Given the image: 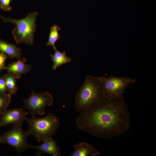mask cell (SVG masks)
Returning <instances> with one entry per match:
<instances>
[{
  "label": "cell",
  "instance_id": "cell-14",
  "mask_svg": "<svg viewBox=\"0 0 156 156\" xmlns=\"http://www.w3.org/2000/svg\"><path fill=\"white\" fill-rule=\"evenodd\" d=\"M4 76L7 91L10 94H14L16 93L18 89L16 85V79L10 72H8L4 75Z\"/></svg>",
  "mask_w": 156,
  "mask_h": 156
},
{
  "label": "cell",
  "instance_id": "cell-15",
  "mask_svg": "<svg viewBox=\"0 0 156 156\" xmlns=\"http://www.w3.org/2000/svg\"><path fill=\"white\" fill-rule=\"evenodd\" d=\"M60 30L61 28L56 25H53L51 27L47 46H51L53 48L55 47V42L60 38L58 31Z\"/></svg>",
  "mask_w": 156,
  "mask_h": 156
},
{
  "label": "cell",
  "instance_id": "cell-2",
  "mask_svg": "<svg viewBox=\"0 0 156 156\" xmlns=\"http://www.w3.org/2000/svg\"><path fill=\"white\" fill-rule=\"evenodd\" d=\"M105 99L99 77L87 75L76 93L74 107L76 111L81 112Z\"/></svg>",
  "mask_w": 156,
  "mask_h": 156
},
{
  "label": "cell",
  "instance_id": "cell-5",
  "mask_svg": "<svg viewBox=\"0 0 156 156\" xmlns=\"http://www.w3.org/2000/svg\"><path fill=\"white\" fill-rule=\"evenodd\" d=\"M106 99H120L123 98L124 93L127 87L134 83L136 79L129 77L110 76L100 77Z\"/></svg>",
  "mask_w": 156,
  "mask_h": 156
},
{
  "label": "cell",
  "instance_id": "cell-13",
  "mask_svg": "<svg viewBox=\"0 0 156 156\" xmlns=\"http://www.w3.org/2000/svg\"><path fill=\"white\" fill-rule=\"evenodd\" d=\"M53 49L55 51L54 53L50 55L53 62L52 67L53 70H55L58 67L71 61V59L66 55L65 51L60 52L57 50L56 47Z\"/></svg>",
  "mask_w": 156,
  "mask_h": 156
},
{
  "label": "cell",
  "instance_id": "cell-3",
  "mask_svg": "<svg viewBox=\"0 0 156 156\" xmlns=\"http://www.w3.org/2000/svg\"><path fill=\"white\" fill-rule=\"evenodd\" d=\"M25 120L28 126L27 131L38 142L52 138L60 126L59 119L51 113L41 118H37L33 115L31 118H26Z\"/></svg>",
  "mask_w": 156,
  "mask_h": 156
},
{
  "label": "cell",
  "instance_id": "cell-16",
  "mask_svg": "<svg viewBox=\"0 0 156 156\" xmlns=\"http://www.w3.org/2000/svg\"><path fill=\"white\" fill-rule=\"evenodd\" d=\"M11 96L10 94L0 93V115L5 112L8 109L11 101Z\"/></svg>",
  "mask_w": 156,
  "mask_h": 156
},
{
  "label": "cell",
  "instance_id": "cell-8",
  "mask_svg": "<svg viewBox=\"0 0 156 156\" xmlns=\"http://www.w3.org/2000/svg\"><path fill=\"white\" fill-rule=\"evenodd\" d=\"M28 114L23 108H14L7 109L0 116V128L10 125H22Z\"/></svg>",
  "mask_w": 156,
  "mask_h": 156
},
{
  "label": "cell",
  "instance_id": "cell-18",
  "mask_svg": "<svg viewBox=\"0 0 156 156\" xmlns=\"http://www.w3.org/2000/svg\"><path fill=\"white\" fill-rule=\"evenodd\" d=\"M12 0H0V8L5 11H9L12 10L10 5Z\"/></svg>",
  "mask_w": 156,
  "mask_h": 156
},
{
  "label": "cell",
  "instance_id": "cell-17",
  "mask_svg": "<svg viewBox=\"0 0 156 156\" xmlns=\"http://www.w3.org/2000/svg\"><path fill=\"white\" fill-rule=\"evenodd\" d=\"M8 57V55L2 52L0 53V72L6 69L5 62Z\"/></svg>",
  "mask_w": 156,
  "mask_h": 156
},
{
  "label": "cell",
  "instance_id": "cell-9",
  "mask_svg": "<svg viewBox=\"0 0 156 156\" xmlns=\"http://www.w3.org/2000/svg\"><path fill=\"white\" fill-rule=\"evenodd\" d=\"M43 142V144L38 146L29 145V148L37 150L36 155L40 156L43 154H48L52 156L60 155V148L52 138Z\"/></svg>",
  "mask_w": 156,
  "mask_h": 156
},
{
  "label": "cell",
  "instance_id": "cell-12",
  "mask_svg": "<svg viewBox=\"0 0 156 156\" xmlns=\"http://www.w3.org/2000/svg\"><path fill=\"white\" fill-rule=\"evenodd\" d=\"M0 51L7 54L10 59L21 58L22 53L20 48L1 39H0Z\"/></svg>",
  "mask_w": 156,
  "mask_h": 156
},
{
  "label": "cell",
  "instance_id": "cell-6",
  "mask_svg": "<svg viewBox=\"0 0 156 156\" xmlns=\"http://www.w3.org/2000/svg\"><path fill=\"white\" fill-rule=\"evenodd\" d=\"M22 125H13L12 129L0 135V143L7 144L14 148L18 154L29 148L27 141L29 134L23 129Z\"/></svg>",
  "mask_w": 156,
  "mask_h": 156
},
{
  "label": "cell",
  "instance_id": "cell-19",
  "mask_svg": "<svg viewBox=\"0 0 156 156\" xmlns=\"http://www.w3.org/2000/svg\"><path fill=\"white\" fill-rule=\"evenodd\" d=\"M7 91L4 75L0 76V93L5 94Z\"/></svg>",
  "mask_w": 156,
  "mask_h": 156
},
{
  "label": "cell",
  "instance_id": "cell-1",
  "mask_svg": "<svg viewBox=\"0 0 156 156\" xmlns=\"http://www.w3.org/2000/svg\"><path fill=\"white\" fill-rule=\"evenodd\" d=\"M76 123L79 130L110 139L129 129V113L124 98L105 99L81 111Z\"/></svg>",
  "mask_w": 156,
  "mask_h": 156
},
{
  "label": "cell",
  "instance_id": "cell-7",
  "mask_svg": "<svg viewBox=\"0 0 156 156\" xmlns=\"http://www.w3.org/2000/svg\"><path fill=\"white\" fill-rule=\"evenodd\" d=\"M23 102L24 108L28 111L30 115H42L45 114L46 107L52 105L53 99L49 92L37 93L32 90L30 95L27 98L24 99Z\"/></svg>",
  "mask_w": 156,
  "mask_h": 156
},
{
  "label": "cell",
  "instance_id": "cell-10",
  "mask_svg": "<svg viewBox=\"0 0 156 156\" xmlns=\"http://www.w3.org/2000/svg\"><path fill=\"white\" fill-rule=\"evenodd\" d=\"M26 61V58L23 57L21 60L19 59L16 62L8 64L6 67V69L16 79H19L21 77L22 74L27 73L31 69V66L30 65L25 63Z\"/></svg>",
  "mask_w": 156,
  "mask_h": 156
},
{
  "label": "cell",
  "instance_id": "cell-4",
  "mask_svg": "<svg viewBox=\"0 0 156 156\" xmlns=\"http://www.w3.org/2000/svg\"><path fill=\"white\" fill-rule=\"evenodd\" d=\"M37 15L36 12L29 13L25 18L19 20L5 17L0 15V17L3 23H9L16 25L12 33L17 44L24 42L31 45L34 42Z\"/></svg>",
  "mask_w": 156,
  "mask_h": 156
},
{
  "label": "cell",
  "instance_id": "cell-11",
  "mask_svg": "<svg viewBox=\"0 0 156 156\" xmlns=\"http://www.w3.org/2000/svg\"><path fill=\"white\" fill-rule=\"evenodd\" d=\"M75 151L71 156H96L100 155L98 151L90 144L81 142L73 146Z\"/></svg>",
  "mask_w": 156,
  "mask_h": 156
}]
</instances>
